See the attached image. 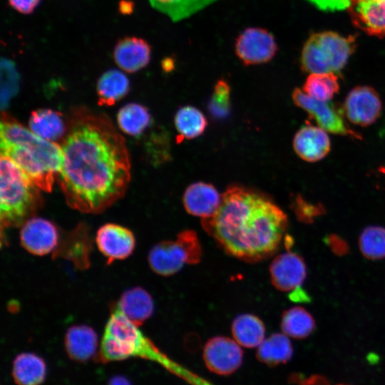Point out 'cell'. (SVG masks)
Masks as SVG:
<instances>
[{"instance_id": "cell-1", "label": "cell", "mask_w": 385, "mask_h": 385, "mask_svg": "<svg viewBox=\"0 0 385 385\" xmlns=\"http://www.w3.org/2000/svg\"><path fill=\"white\" fill-rule=\"evenodd\" d=\"M61 148L58 182L69 207L99 213L123 196L130 179L129 153L106 115L76 109Z\"/></svg>"}, {"instance_id": "cell-2", "label": "cell", "mask_w": 385, "mask_h": 385, "mask_svg": "<svg viewBox=\"0 0 385 385\" xmlns=\"http://www.w3.org/2000/svg\"><path fill=\"white\" fill-rule=\"evenodd\" d=\"M203 229L227 254L247 262L272 256L288 227L284 211L266 197L241 186L229 187Z\"/></svg>"}, {"instance_id": "cell-3", "label": "cell", "mask_w": 385, "mask_h": 385, "mask_svg": "<svg viewBox=\"0 0 385 385\" xmlns=\"http://www.w3.org/2000/svg\"><path fill=\"white\" fill-rule=\"evenodd\" d=\"M1 121V155L11 159L41 190L51 192L62 160L61 148L3 115Z\"/></svg>"}, {"instance_id": "cell-4", "label": "cell", "mask_w": 385, "mask_h": 385, "mask_svg": "<svg viewBox=\"0 0 385 385\" xmlns=\"http://www.w3.org/2000/svg\"><path fill=\"white\" fill-rule=\"evenodd\" d=\"M134 356L157 362L191 385H212L168 357L144 335L138 326L113 307L105 327L99 359L109 362Z\"/></svg>"}, {"instance_id": "cell-5", "label": "cell", "mask_w": 385, "mask_h": 385, "mask_svg": "<svg viewBox=\"0 0 385 385\" xmlns=\"http://www.w3.org/2000/svg\"><path fill=\"white\" fill-rule=\"evenodd\" d=\"M1 227H21L41 205L38 188L11 159L1 155Z\"/></svg>"}, {"instance_id": "cell-6", "label": "cell", "mask_w": 385, "mask_h": 385, "mask_svg": "<svg viewBox=\"0 0 385 385\" xmlns=\"http://www.w3.org/2000/svg\"><path fill=\"white\" fill-rule=\"evenodd\" d=\"M355 48L354 36L330 31L312 34L302 49L301 68L309 73H337L344 68Z\"/></svg>"}, {"instance_id": "cell-7", "label": "cell", "mask_w": 385, "mask_h": 385, "mask_svg": "<svg viewBox=\"0 0 385 385\" xmlns=\"http://www.w3.org/2000/svg\"><path fill=\"white\" fill-rule=\"evenodd\" d=\"M202 249L196 232L191 230L180 232L175 241H162L154 245L148 254L151 270L162 276L179 272L185 264L200 262Z\"/></svg>"}, {"instance_id": "cell-8", "label": "cell", "mask_w": 385, "mask_h": 385, "mask_svg": "<svg viewBox=\"0 0 385 385\" xmlns=\"http://www.w3.org/2000/svg\"><path fill=\"white\" fill-rule=\"evenodd\" d=\"M296 106L305 111L327 132L361 140V135L349 128L344 120L342 108L330 101H319L295 88L292 94Z\"/></svg>"}, {"instance_id": "cell-9", "label": "cell", "mask_w": 385, "mask_h": 385, "mask_svg": "<svg viewBox=\"0 0 385 385\" xmlns=\"http://www.w3.org/2000/svg\"><path fill=\"white\" fill-rule=\"evenodd\" d=\"M277 43L273 34L264 28L249 27L236 38L235 52L246 66L267 63L276 55Z\"/></svg>"}, {"instance_id": "cell-10", "label": "cell", "mask_w": 385, "mask_h": 385, "mask_svg": "<svg viewBox=\"0 0 385 385\" xmlns=\"http://www.w3.org/2000/svg\"><path fill=\"white\" fill-rule=\"evenodd\" d=\"M342 110L348 120L365 127L375 123L381 114L382 103L378 92L369 86H358L346 96Z\"/></svg>"}, {"instance_id": "cell-11", "label": "cell", "mask_w": 385, "mask_h": 385, "mask_svg": "<svg viewBox=\"0 0 385 385\" xmlns=\"http://www.w3.org/2000/svg\"><path fill=\"white\" fill-rule=\"evenodd\" d=\"M235 340L226 337L210 339L203 349L207 368L218 375H229L237 371L243 360V352Z\"/></svg>"}, {"instance_id": "cell-12", "label": "cell", "mask_w": 385, "mask_h": 385, "mask_svg": "<svg viewBox=\"0 0 385 385\" xmlns=\"http://www.w3.org/2000/svg\"><path fill=\"white\" fill-rule=\"evenodd\" d=\"M59 235L54 224L41 217L26 220L20 230L22 247L32 255L43 256L58 247Z\"/></svg>"}, {"instance_id": "cell-13", "label": "cell", "mask_w": 385, "mask_h": 385, "mask_svg": "<svg viewBox=\"0 0 385 385\" xmlns=\"http://www.w3.org/2000/svg\"><path fill=\"white\" fill-rule=\"evenodd\" d=\"M96 242L108 263L129 257L135 247V239L128 228L113 223L102 225L97 231Z\"/></svg>"}, {"instance_id": "cell-14", "label": "cell", "mask_w": 385, "mask_h": 385, "mask_svg": "<svg viewBox=\"0 0 385 385\" xmlns=\"http://www.w3.org/2000/svg\"><path fill=\"white\" fill-rule=\"evenodd\" d=\"M272 284L282 292L294 291L305 279L307 269L304 260L297 254L287 252L277 255L270 266Z\"/></svg>"}, {"instance_id": "cell-15", "label": "cell", "mask_w": 385, "mask_h": 385, "mask_svg": "<svg viewBox=\"0 0 385 385\" xmlns=\"http://www.w3.org/2000/svg\"><path fill=\"white\" fill-rule=\"evenodd\" d=\"M348 11L353 24L366 34L385 36V0H354Z\"/></svg>"}, {"instance_id": "cell-16", "label": "cell", "mask_w": 385, "mask_h": 385, "mask_svg": "<svg viewBox=\"0 0 385 385\" xmlns=\"http://www.w3.org/2000/svg\"><path fill=\"white\" fill-rule=\"evenodd\" d=\"M293 148L300 158L314 163L328 155L331 150V141L327 131L319 126L307 124L295 133Z\"/></svg>"}, {"instance_id": "cell-17", "label": "cell", "mask_w": 385, "mask_h": 385, "mask_svg": "<svg viewBox=\"0 0 385 385\" xmlns=\"http://www.w3.org/2000/svg\"><path fill=\"white\" fill-rule=\"evenodd\" d=\"M222 196L211 184L197 182L190 185L184 192L183 202L190 215L208 218L218 210Z\"/></svg>"}, {"instance_id": "cell-18", "label": "cell", "mask_w": 385, "mask_h": 385, "mask_svg": "<svg viewBox=\"0 0 385 385\" xmlns=\"http://www.w3.org/2000/svg\"><path fill=\"white\" fill-rule=\"evenodd\" d=\"M150 57V45L145 39L135 36L120 39L113 50L115 63L128 73H134L145 67Z\"/></svg>"}, {"instance_id": "cell-19", "label": "cell", "mask_w": 385, "mask_h": 385, "mask_svg": "<svg viewBox=\"0 0 385 385\" xmlns=\"http://www.w3.org/2000/svg\"><path fill=\"white\" fill-rule=\"evenodd\" d=\"M113 307L139 327L153 314L154 304L150 294L137 287L125 291Z\"/></svg>"}, {"instance_id": "cell-20", "label": "cell", "mask_w": 385, "mask_h": 385, "mask_svg": "<svg viewBox=\"0 0 385 385\" xmlns=\"http://www.w3.org/2000/svg\"><path fill=\"white\" fill-rule=\"evenodd\" d=\"M91 247L88 229L81 225L67 235L55 250V254L72 261L80 269H84L89 265Z\"/></svg>"}, {"instance_id": "cell-21", "label": "cell", "mask_w": 385, "mask_h": 385, "mask_svg": "<svg viewBox=\"0 0 385 385\" xmlns=\"http://www.w3.org/2000/svg\"><path fill=\"white\" fill-rule=\"evenodd\" d=\"M65 346L71 359L84 361L96 354L98 336L89 326H72L66 333Z\"/></svg>"}, {"instance_id": "cell-22", "label": "cell", "mask_w": 385, "mask_h": 385, "mask_svg": "<svg viewBox=\"0 0 385 385\" xmlns=\"http://www.w3.org/2000/svg\"><path fill=\"white\" fill-rule=\"evenodd\" d=\"M231 331L237 344L246 348L258 347L265 340V324L254 314L237 316L232 323Z\"/></svg>"}, {"instance_id": "cell-23", "label": "cell", "mask_w": 385, "mask_h": 385, "mask_svg": "<svg viewBox=\"0 0 385 385\" xmlns=\"http://www.w3.org/2000/svg\"><path fill=\"white\" fill-rule=\"evenodd\" d=\"M12 375L18 385H40L46 376V364L36 354L21 353L14 361Z\"/></svg>"}, {"instance_id": "cell-24", "label": "cell", "mask_w": 385, "mask_h": 385, "mask_svg": "<svg viewBox=\"0 0 385 385\" xmlns=\"http://www.w3.org/2000/svg\"><path fill=\"white\" fill-rule=\"evenodd\" d=\"M29 126L35 135L51 142L60 138L65 132L61 115L48 108L33 111L29 118Z\"/></svg>"}, {"instance_id": "cell-25", "label": "cell", "mask_w": 385, "mask_h": 385, "mask_svg": "<svg viewBox=\"0 0 385 385\" xmlns=\"http://www.w3.org/2000/svg\"><path fill=\"white\" fill-rule=\"evenodd\" d=\"M129 91L127 76L117 69H110L103 73L97 82L98 103L111 106L124 97Z\"/></svg>"}, {"instance_id": "cell-26", "label": "cell", "mask_w": 385, "mask_h": 385, "mask_svg": "<svg viewBox=\"0 0 385 385\" xmlns=\"http://www.w3.org/2000/svg\"><path fill=\"white\" fill-rule=\"evenodd\" d=\"M292 354L293 348L287 336L275 333L258 346L256 356L262 363L274 366L287 362Z\"/></svg>"}, {"instance_id": "cell-27", "label": "cell", "mask_w": 385, "mask_h": 385, "mask_svg": "<svg viewBox=\"0 0 385 385\" xmlns=\"http://www.w3.org/2000/svg\"><path fill=\"white\" fill-rule=\"evenodd\" d=\"M152 7L172 21L188 19L218 0H148Z\"/></svg>"}, {"instance_id": "cell-28", "label": "cell", "mask_w": 385, "mask_h": 385, "mask_svg": "<svg viewBox=\"0 0 385 385\" xmlns=\"http://www.w3.org/2000/svg\"><path fill=\"white\" fill-rule=\"evenodd\" d=\"M315 328V321L312 314L301 307L285 310L281 318L282 332L294 339H304L309 336Z\"/></svg>"}, {"instance_id": "cell-29", "label": "cell", "mask_w": 385, "mask_h": 385, "mask_svg": "<svg viewBox=\"0 0 385 385\" xmlns=\"http://www.w3.org/2000/svg\"><path fill=\"white\" fill-rule=\"evenodd\" d=\"M150 121L151 117L148 109L138 103H128L117 114L120 129L131 136L141 135L149 126Z\"/></svg>"}, {"instance_id": "cell-30", "label": "cell", "mask_w": 385, "mask_h": 385, "mask_svg": "<svg viewBox=\"0 0 385 385\" xmlns=\"http://www.w3.org/2000/svg\"><path fill=\"white\" fill-rule=\"evenodd\" d=\"M174 123L181 140L200 136L207 125L204 114L191 106L180 108L175 115Z\"/></svg>"}, {"instance_id": "cell-31", "label": "cell", "mask_w": 385, "mask_h": 385, "mask_svg": "<svg viewBox=\"0 0 385 385\" xmlns=\"http://www.w3.org/2000/svg\"><path fill=\"white\" fill-rule=\"evenodd\" d=\"M302 90L314 99L330 101L339 90L338 77L334 73H309Z\"/></svg>"}, {"instance_id": "cell-32", "label": "cell", "mask_w": 385, "mask_h": 385, "mask_svg": "<svg viewBox=\"0 0 385 385\" xmlns=\"http://www.w3.org/2000/svg\"><path fill=\"white\" fill-rule=\"evenodd\" d=\"M359 246L362 255L369 260L385 257V227L370 226L365 228L359 238Z\"/></svg>"}, {"instance_id": "cell-33", "label": "cell", "mask_w": 385, "mask_h": 385, "mask_svg": "<svg viewBox=\"0 0 385 385\" xmlns=\"http://www.w3.org/2000/svg\"><path fill=\"white\" fill-rule=\"evenodd\" d=\"M20 78L15 63L6 58L1 60V108L5 109L19 91Z\"/></svg>"}, {"instance_id": "cell-34", "label": "cell", "mask_w": 385, "mask_h": 385, "mask_svg": "<svg viewBox=\"0 0 385 385\" xmlns=\"http://www.w3.org/2000/svg\"><path fill=\"white\" fill-rule=\"evenodd\" d=\"M230 89L228 83L223 79L217 81L210 102L209 110L215 118H225L230 111Z\"/></svg>"}, {"instance_id": "cell-35", "label": "cell", "mask_w": 385, "mask_h": 385, "mask_svg": "<svg viewBox=\"0 0 385 385\" xmlns=\"http://www.w3.org/2000/svg\"><path fill=\"white\" fill-rule=\"evenodd\" d=\"M292 209L302 222H311L314 218L322 215L324 210L320 205H313L297 195L292 202Z\"/></svg>"}, {"instance_id": "cell-36", "label": "cell", "mask_w": 385, "mask_h": 385, "mask_svg": "<svg viewBox=\"0 0 385 385\" xmlns=\"http://www.w3.org/2000/svg\"><path fill=\"white\" fill-rule=\"evenodd\" d=\"M324 11H341L348 9L354 0H307Z\"/></svg>"}, {"instance_id": "cell-37", "label": "cell", "mask_w": 385, "mask_h": 385, "mask_svg": "<svg viewBox=\"0 0 385 385\" xmlns=\"http://www.w3.org/2000/svg\"><path fill=\"white\" fill-rule=\"evenodd\" d=\"M41 0H8L9 5L16 11L30 14L39 5Z\"/></svg>"}, {"instance_id": "cell-38", "label": "cell", "mask_w": 385, "mask_h": 385, "mask_svg": "<svg viewBox=\"0 0 385 385\" xmlns=\"http://www.w3.org/2000/svg\"><path fill=\"white\" fill-rule=\"evenodd\" d=\"M327 240L332 251L335 254L342 255L347 252V244L337 235H329Z\"/></svg>"}, {"instance_id": "cell-39", "label": "cell", "mask_w": 385, "mask_h": 385, "mask_svg": "<svg viewBox=\"0 0 385 385\" xmlns=\"http://www.w3.org/2000/svg\"><path fill=\"white\" fill-rule=\"evenodd\" d=\"M301 385H331L324 378L319 376H312L304 381ZM344 385V384H339Z\"/></svg>"}, {"instance_id": "cell-40", "label": "cell", "mask_w": 385, "mask_h": 385, "mask_svg": "<svg viewBox=\"0 0 385 385\" xmlns=\"http://www.w3.org/2000/svg\"><path fill=\"white\" fill-rule=\"evenodd\" d=\"M133 4L129 1H121L119 4V11L123 14H130L133 11Z\"/></svg>"}, {"instance_id": "cell-41", "label": "cell", "mask_w": 385, "mask_h": 385, "mask_svg": "<svg viewBox=\"0 0 385 385\" xmlns=\"http://www.w3.org/2000/svg\"><path fill=\"white\" fill-rule=\"evenodd\" d=\"M109 385H130L129 381L123 376L113 377L109 383Z\"/></svg>"}]
</instances>
